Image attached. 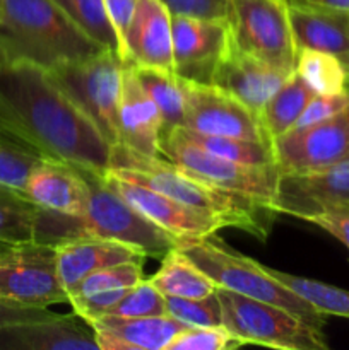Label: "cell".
Instances as JSON below:
<instances>
[{"label": "cell", "mask_w": 349, "mask_h": 350, "mask_svg": "<svg viewBox=\"0 0 349 350\" xmlns=\"http://www.w3.org/2000/svg\"><path fill=\"white\" fill-rule=\"evenodd\" d=\"M279 174L322 170L349 157V108L313 125L291 129L272 139Z\"/></svg>", "instance_id": "obj_11"}, {"label": "cell", "mask_w": 349, "mask_h": 350, "mask_svg": "<svg viewBox=\"0 0 349 350\" xmlns=\"http://www.w3.org/2000/svg\"><path fill=\"white\" fill-rule=\"evenodd\" d=\"M349 108V89L337 92V94H315L293 129L313 125L339 115Z\"/></svg>", "instance_id": "obj_37"}, {"label": "cell", "mask_w": 349, "mask_h": 350, "mask_svg": "<svg viewBox=\"0 0 349 350\" xmlns=\"http://www.w3.org/2000/svg\"><path fill=\"white\" fill-rule=\"evenodd\" d=\"M0 14H2V0H0Z\"/></svg>", "instance_id": "obj_44"}, {"label": "cell", "mask_w": 349, "mask_h": 350, "mask_svg": "<svg viewBox=\"0 0 349 350\" xmlns=\"http://www.w3.org/2000/svg\"><path fill=\"white\" fill-rule=\"evenodd\" d=\"M40 207L27 198L24 191L0 185V241H36V226Z\"/></svg>", "instance_id": "obj_28"}, {"label": "cell", "mask_w": 349, "mask_h": 350, "mask_svg": "<svg viewBox=\"0 0 349 350\" xmlns=\"http://www.w3.org/2000/svg\"><path fill=\"white\" fill-rule=\"evenodd\" d=\"M10 246V243H5V241H0V255H2L3 252H5L7 248H9Z\"/></svg>", "instance_id": "obj_43"}, {"label": "cell", "mask_w": 349, "mask_h": 350, "mask_svg": "<svg viewBox=\"0 0 349 350\" xmlns=\"http://www.w3.org/2000/svg\"><path fill=\"white\" fill-rule=\"evenodd\" d=\"M86 173V171H84ZM89 181V202L81 217L57 214L40 208L36 241L58 245L65 239L94 236L113 239L140 250L147 258H163L177 246L178 238L154 224L130 205L105 180V174L86 173Z\"/></svg>", "instance_id": "obj_3"}, {"label": "cell", "mask_w": 349, "mask_h": 350, "mask_svg": "<svg viewBox=\"0 0 349 350\" xmlns=\"http://www.w3.org/2000/svg\"><path fill=\"white\" fill-rule=\"evenodd\" d=\"M149 282L170 297H207L214 294L216 282L178 246L161 258L157 272Z\"/></svg>", "instance_id": "obj_24"}, {"label": "cell", "mask_w": 349, "mask_h": 350, "mask_svg": "<svg viewBox=\"0 0 349 350\" xmlns=\"http://www.w3.org/2000/svg\"><path fill=\"white\" fill-rule=\"evenodd\" d=\"M108 314L116 317H159L166 314V296L161 294L149 279H142L139 284L130 287L127 296L113 306Z\"/></svg>", "instance_id": "obj_35"}, {"label": "cell", "mask_w": 349, "mask_h": 350, "mask_svg": "<svg viewBox=\"0 0 349 350\" xmlns=\"http://www.w3.org/2000/svg\"><path fill=\"white\" fill-rule=\"evenodd\" d=\"M0 350H99L91 327L77 314L0 325Z\"/></svg>", "instance_id": "obj_17"}, {"label": "cell", "mask_w": 349, "mask_h": 350, "mask_svg": "<svg viewBox=\"0 0 349 350\" xmlns=\"http://www.w3.org/2000/svg\"><path fill=\"white\" fill-rule=\"evenodd\" d=\"M144 279V262H125L118 265L105 267L86 277L70 294L68 301L75 296H89V294L103 293V291L125 289L133 287Z\"/></svg>", "instance_id": "obj_33"}, {"label": "cell", "mask_w": 349, "mask_h": 350, "mask_svg": "<svg viewBox=\"0 0 349 350\" xmlns=\"http://www.w3.org/2000/svg\"><path fill=\"white\" fill-rule=\"evenodd\" d=\"M53 311L41 306H27V304L16 303V301L2 299L0 297V325L16 323V321L43 320L53 317Z\"/></svg>", "instance_id": "obj_41"}, {"label": "cell", "mask_w": 349, "mask_h": 350, "mask_svg": "<svg viewBox=\"0 0 349 350\" xmlns=\"http://www.w3.org/2000/svg\"><path fill=\"white\" fill-rule=\"evenodd\" d=\"M313 96L315 92L296 74L287 79L286 84L267 101L259 116L270 142L293 129Z\"/></svg>", "instance_id": "obj_25"}, {"label": "cell", "mask_w": 349, "mask_h": 350, "mask_svg": "<svg viewBox=\"0 0 349 350\" xmlns=\"http://www.w3.org/2000/svg\"><path fill=\"white\" fill-rule=\"evenodd\" d=\"M105 50L86 36L55 0H2L0 55L47 70Z\"/></svg>", "instance_id": "obj_4"}, {"label": "cell", "mask_w": 349, "mask_h": 350, "mask_svg": "<svg viewBox=\"0 0 349 350\" xmlns=\"http://www.w3.org/2000/svg\"><path fill=\"white\" fill-rule=\"evenodd\" d=\"M287 12L296 50L311 48L335 55L349 74V12L289 2Z\"/></svg>", "instance_id": "obj_23"}, {"label": "cell", "mask_w": 349, "mask_h": 350, "mask_svg": "<svg viewBox=\"0 0 349 350\" xmlns=\"http://www.w3.org/2000/svg\"><path fill=\"white\" fill-rule=\"evenodd\" d=\"M125 65L173 72L171 12L161 0H137L125 38Z\"/></svg>", "instance_id": "obj_18"}, {"label": "cell", "mask_w": 349, "mask_h": 350, "mask_svg": "<svg viewBox=\"0 0 349 350\" xmlns=\"http://www.w3.org/2000/svg\"><path fill=\"white\" fill-rule=\"evenodd\" d=\"M177 246L214 280L216 286L283 308L324 330L325 314L281 284L267 267L226 246L216 234L178 239Z\"/></svg>", "instance_id": "obj_5"}, {"label": "cell", "mask_w": 349, "mask_h": 350, "mask_svg": "<svg viewBox=\"0 0 349 350\" xmlns=\"http://www.w3.org/2000/svg\"><path fill=\"white\" fill-rule=\"evenodd\" d=\"M221 303L222 327L246 344L281 350H327L322 328L301 320L291 311L252 299L224 287H216Z\"/></svg>", "instance_id": "obj_7"}, {"label": "cell", "mask_w": 349, "mask_h": 350, "mask_svg": "<svg viewBox=\"0 0 349 350\" xmlns=\"http://www.w3.org/2000/svg\"><path fill=\"white\" fill-rule=\"evenodd\" d=\"M173 72L188 82L212 84V75L229 44L224 19L171 14Z\"/></svg>", "instance_id": "obj_14"}, {"label": "cell", "mask_w": 349, "mask_h": 350, "mask_svg": "<svg viewBox=\"0 0 349 350\" xmlns=\"http://www.w3.org/2000/svg\"><path fill=\"white\" fill-rule=\"evenodd\" d=\"M108 173L129 181H137L173 200L224 222L263 241L270 232L276 212L270 202L252 195L224 190L187 173L161 156L137 152L123 144L109 149Z\"/></svg>", "instance_id": "obj_2"}, {"label": "cell", "mask_w": 349, "mask_h": 350, "mask_svg": "<svg viewBox=\"0 0 349 350\" xmlns=\"http://www.w3.org/2000/svg\"><path fill=\"white\" fill-rule=\"evenodd\" d=\"M183 130L192 142H195L207 152L224 157V159H231L243 164H255V166H272V164H276L274 163L272 142H257V140L221 135H204V133H195L187 129Z\"/></svg>", "instance_id": "obj_31"}, {"label": "cell", "mask_w": 349, "mask_h": 350, "mask_svg": "<svg viewBox=\"0 0 349 350\" xmlns=\"http://www.w3.org/2000/svg\"><path fill=\"white\" fill-rule=\"evenodd\" d=\"M281 284L293 291L294 294L307 301L322 314L349 318V291L341 287L328 286L320 280L307 279V277L293 275L276 269H267Z\"/></svg>", "instance_id": "obj_29"}, {"label": "cell", "mask_w": 349, "mask_h": 350, "mask_svg": "<svg viewBox=\"0 0 349 350\" xmlns=\"http://www.w3.org/2000/svg\"><path fill=\"white\" fill-rule=\"evenodd\" d=\"M166 314L188 327H222L221 303L216 296V291L207 297L166 296Z\"/></svg>", "instance_id": "obj_34"}, {"label": "cell", "mask_w": 349, "mask_h": 350, "mask_svg": "<svg viewBox=\"0 0 349 350\" xmlns=\"http://www.w3.org/2000/svg\"><path fill=\"white\" fill-rule=\"evenodd\" d=\"M118 132L120 144L123 146L137 152L159 156L163 120L130 65L123 70L118 101Z\"/></svg>", "instance_id": "obj_22"}, {"label": "cell", "mask_w": 349, "mask_h": 350, "mask_svg": "<svg viewBox=\"0 0 349 350\" xmlns=\"http://www.w3.org/2000/svg\"><path fill=\"white\" fill-rule=\"evenodd\" d=\"M349 204V157L322 170L279 174L270 207L308 221L332 205Z\"/></svg>", "instance_id": "obj_13"}, {"label": "cell", "mask_w": 349, "mask_h": 350, "mask_svg": "<svg viewBox=\"0 0 349 350\" xmlns=\"http://www.w3.org/2000/svg\"><path fill=\"white\" fill-rule=\"evenodd\" d=\"M286 2L328 7V9H337V10H346V12H349V0H286Z\"/></svg>", "instance_id": "obj_42"}, {"label": "cell", "mask_w": 349, "mask_h": 350, "mask_svg": "<svg viewBox=\"0 0 349 350\" xmlns=\"http://www.w3.org/2000/svg\"><path fill=\"white\" fill-rule=\"evenodd\" d=\"M0 62H3V58H2V55H0Z\"/></svg>", "instance_id": "obj_45"}, {"label": "cell", "mask_w": 349, "mask_h": 350, "mask_svg": "<svg viewBox=\"0 0 349 350\" xmlns=\"http://www.w3.org/2000/svg\"><path fill=\"white\" fill-rule=\"evenodd\" d=\"M55 248L58 279L67 296L96 270L125 262H146L147 258L133 246L94 236L65 239L55 245Z\"/></svg>", "instance_id": "obj_21"}, {"label": "cell", "mask_w": 349, "mask_h": 350, "mask_svg": "<svg viewBox=\"0 0 349 350\" xmlns=\"http://www.w3.org/2000/svg\"><path fill=\"white\" fill-rule=\"evenodd\" d=\"M183 129L204 135L270 142L260 120L218 85L183 81Z\"/></svg>", "instance_id": "obj_12"}, {"label": "cell", "mask_w": 349, "mask_h": 350, "mask_svg": "<svg viewBox=\"0 0 349 350\" xmlns=\"http://www.w3.org/2000/svg\"><path fill=\"white\" fill-rule=\"evenodd\" d=\"M105 180L115 191H118L130 205L146 215L149 221L163 228L174 238H204L224 229V222L198 212L181 202L173 200L153 188L137 181L123 180L115 174L105 173Z\"/></svg>", "instance_id": "obj_15"}, {"label": "cell", "mask_w": 349, "mask_h": 350, "mask_svg": "<svg viewBox=\"0 0 349 350\" xmlns=\"http://www.w3.org/2000/svg\"><path fill=\"white\" fill-rule=\"evenodd\" d=\"M68 19L94 43L120 55V43L103 0H55Z\"/></svg>", "instance_id": "obj_30"}, {"label": "cell", "mask_w": 349, "mask_h": 350, "mask_svg": "<svg viewBox=\"0 0 349 350\" xmlns=\"http://www.w3.org/2000/svg\"><path fill=\"white\" fill-rule=\"evenodd\" d=\"M106 14L120 43V58L125 64V38L135 12L137 0H103Z\"/></svg>", "instance_id": "obj_40"}, {"label": "cell", "mask_w": 349, "mask_h": 350, "mask_svg": "<svg viewBox=\"0 0 349 350\" xmlns=\"http://www.w3.org/2000/svg\"><path fill=\"white\" fill-rule=\"evenodd\" d=\"M294 74L303 79L315 94H337L349 89V74L341 58L325 51L311 48L296 50Z\"/></svg>", "instance_id": "obj_27"}, {"label": "cell", "mask_w": 349, "mask_h": 350, "mask_svg": "<svg viewBox=\"0 0 349 350\" xmlns=\"http://www.w3.org/2000/svg\"><path fill=\"white\" fill-rule=\"evenodd\" d=\"M24 193L34 205L57 214L81 217L89 202V181L84 171L43 159L31 173Z\"/></svg>", "instance_id": "obj_20"}, {"label": "cell", "mask_w": 349, "mask_h": 350, "mask_svg": "<svg viewBox=\"0 0 349 350\" xmlns=\"http://www.w3.org/2000/svg\"><path fill=\"white\" fill-rule=\"evenodd\" d=\"M125 67L116 51L101 50L48 70L109 146L120 144L118 101Z\"/></svg>", "instance_id": "obj_6"}, {"label": "cell", "mask_w": 349, "mask_h": 350, "mask_svg": "<svg viewBox=\"0 0 349 350\" xmlns=\"http://www.w3.org/2000/svg\"><path fill=\"white\" fill-rule=\"evenodd\" d=\"M159 156L187 173L224 190L252 195L270 202L276 193L279 171L272 166H255L224 159L192 142L181 126L161 132Z\"/></svg>", "instance_id": "obj_9"}, {"label": "cell", "mask_w": 349, "mask_h": 350, "mask_svg": "<svg viewBox=\"0 0 349 350\" xmlns=\"http://www.w3.org/2000/svg\"><path fill=\"white\" fill-rule=\"evenodd\" d=\"M0 132L43 159L101 176L109 167L112 146L98 126L29 62H0Z\"/></svg>", "instance_id": "obj_1"}, {"label": "cell", "mask_w": 349, "mask_h": 350, "mask_svg": "<svg viewBox=\"0 0 349 350\" xmlns=\"http://www.w3.org/2000/svg\"><path fill=\"white\" fill-rule=\"evenodd\" d=\"M41 161L43 157L0 132V185L24 191L31 173Z\"/></svg>", "instance_id": "obj_32"}, {"label": "cell", "mask_w": 349, "mask_h": 350, "mask_svg": "<svg viewBox=\"0 0 349 350\" xmlns=\"http://www.w3.org/2000/svg\"><path fill=\"white\" fill-rule=\"evenodd\" d=\"M308 222L318 226L328 234L342 243L349 250V204L332 205L308 219Z\"/></svg>", "instance_id": "obj_38"}, {"label": "cell", "mask_w": 349, "mask_h": 350, "mask_svg": "<svg viewBox=\"0 0 349 350\" xmlns=\"http://www.w3.org/2000/svg\"><path fill=\"white\" fill-rule=\"evenodd\" d=\"M242 345L245 342L224 327H188L170 342L166 350H231Z\"/></svg>", "instance_id": "obj_36"}, {"label": "cell", "mask_w": 349, "mask_h": 350, "mask_svg": "<svg viewBox=\"0 0 349 350\" xmlns=\"http://www.w3.org/2000/svg\"><path fill=\"white\" fill-rule=\"evenodd\" d=\"M229 44L274 68L294 72L296 44L286 0H228Z\"/></svg>", "instance_id": "obj_8"}, {"label": "cell", "mask_w": 349, "mask_h": 350, "mask_svg": "<svg viewBox=\"0 0 349 350\" xmlns=\"http://www.w3.org/2000/svg\"><path fill=\"white\" fill-rule=\"evenodd\" d=\"M139 79L144 91L149 94L159 111L164 130L181 126L185 108L183 81L174 72L156 67H137L130 65Z\"/></svg>", "instance_id": "obj_26"}, {"label": "cell", "mask_w": 349, "mask_h": 350, "mask_svg": "<svg viewBox=\"0 0 349 350\" xmlns=\"http://www.w3.org/2000/svg\"><path fill=\"white\" fill-rule=\"evenodd\" d=\"M171 14L201 17V19H224L228 0H161Z\"/></svg>", "instance_id": "obj_39"}, {"label": "cell", "mask_w": 349, "mask_h": 350, "mask_svg": "<svg viewBox=\"0 0 349 350\" xmlns=\"http://www.w3.org/2000/svg\"><path fill=\"white\" fill-rule=\"evenodd\" d=\"M0 297L27 306L68 303L57 269V248L47 243L10 245L0 255Z\"/></svg>", "instance_id": "obj_10"}, {"label": "cell", "mask_w": 349, "mask_h": 350, "mask_svg": "<svg viewBox=\"0 0 349 350\" xmlns=\"http://www.w3.org/2000/svg\"><path fill=\"white\" fill-rule=\"evenodd\" d=\"M86 323L99 350H166L170 342L188 328L170 314L135 318L105 314Z\"/></svg>", "instance_id": "obj_19"}, {"label": "cell", "mask_w": 349, "mask_h": 350, "mask_svg": "<svg viewBox=\"0 0 349 350\" xmlns=\"http://www.w3.org/2000/svg\"><path fill=\"white\" fill-rule=\"evenodd\" d=\"M293 74L270 67L228 44L212 75V84L238 99L259 118L267 101Z\"/></svg>", "instance_id": "obj_16"}]
</instances>
